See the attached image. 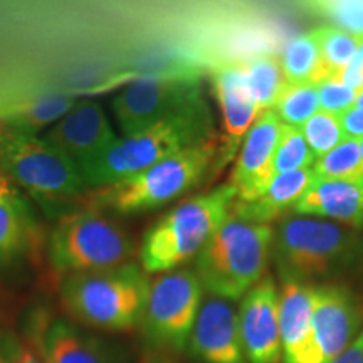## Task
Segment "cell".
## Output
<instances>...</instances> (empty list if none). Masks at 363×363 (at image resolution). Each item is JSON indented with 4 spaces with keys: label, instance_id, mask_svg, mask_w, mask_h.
I'll return each mask as SVG.
<instances>
[{
    "label": "cell",
    "instance_id": "ac0fdd59",
    "mask_svg": "<svg viewBox=\"0 0 363 363\" xmlns=\"http://www.w3.org/2000/svg\"><path fill=\"white\" fill-rule=\"evenodd\" d=\"M293 214L320 217L347 227H363V179L311 182Z\"/></svg>",
    "mask_w": 363,
    "mask_h": 363
},
{
    "label": "cell",
    "instance_id": "9c48e42d",
    "mask_svg": "<svg viewBox=\"0 0 363 363\" xmlns=\"http://www.w3.org/2000/svg\"><path fill=\"white\" fill-rule=\"evenodd\" d=\"M203 286L192 269H172L150 283L143 325L150 338L182 350L202 305Z\"/></svg>",
    "mask_w": 363,
    "mask_h": 363
},
{
    "label": "cell",
    "instance_id": "484cf974",
    "mask_svg": "<svg viewBox=\"0 0 363 363\" xmlns=\"http://www.w3.org/2000/svg\"><path fill=\"white\" fill-rule=\"evenodd\" d=\"M316 179L325 180H357L363 179V157L360 142L345 138L337 148L316 158L313 165Z\"/></svg>",
    "mask_w": 363,
    "mask_h": 363
},
{
    "label": "cell",
    "instance_id": "7402d4cb",
    "mask_svg": "<svg viewBox=\"0 0 363 363\" xmlns=\"http://www.w3.org/2000/svg\"><path fill=\"white\" fill-rule=\"evenodd\" d=\"M29 224V212L19 189L0 170V261L24 247Z\"/></svg>",
    "mask_w": 363,
    "mask_h": 363
},
{
    "label": "cell",
    "instance_id": "7c38bea8",
    "mask_svg": "<svg viewBox=\"0 0 363 363\" xmlns=\"http://www.w3.org/2000/svg\"><path fill=\"white\" fill-rule=\"evenodd\" d=\"M212 84L222 118V136L214 170L219 172L238 157L240 145L261 115L239 62H222L212 71Z\"/></svg>",
    "mask_w": 363,
    "mask_h": 363
},
{
    "label": "cell",
    "instance_id": "3957f363",
    "mask_svg": "<svg viewBox=\"0 0 363 363\" xmlns=\"http://www.w3.org/2000/svg\"><path fill=\"white\" fill-rule=\"evenodd\" d=\"M238 190L230 184L179 203L145 234L140 262L147 274L167 272L197 256L230 214Z\"/></svg>",
    "mask_w": 363,
    "mask_h": 363
},
{
    "label": "cell",
    "instance_id": "9a60e30c",
    "mask_svg": "<svg viewBox=\"0 0 363 363\" xmlns=\"http://www.w3.org/2000/svg\"><path fill=\"white\" fill-rule=\"evenodd\" d=\"M189 345L203 363H247L240 338L239 313L229 299L212 296L203 301Z\"/></svg>",
    "mask_w": 363,
    "mask_h": 363
},
{
    "label": "cell",
    "instance_id": "4dcf8cb0",
    "mask_svg": "<svg viewBox=\"0 0 363 363\" xmlns=\"http://www.w3.org/2000/svg\"><path fill=\"white\" fill-rule=\"evenodd\" d=\"M316 88L320 110L331 113L335 116H342L345 111L355 106L357 91L345 86L337 76L321 81V83L316 84Z\"/></svg>",
    "mask_w": 363,
    "mask_h": 363
},
{
    "label": "cell",
    "instance_id": "ffe728a7",
    "mask_svg": "<svg viewBox=\"0 0 363 363\" xmlns=\"http://www.w3.org/2000/svg\"><path fill=\"white\" fill-rule=\"evenodd\" d=\"M39 353L45 363H111L99 340L79 331L65 320H54L43 331Z\"/></svg>",
    "mask_w": 363,
    "mask_h": 363
},
{
    "label": "cell",
    "instance_id": "d6a6232c",
    "mask_svg": "<svg viewBox=\"0 0 363 363\" xmlns=\"http://www.w3.org/2000/svg\"><path fill=\"white\" fill-rule=\"evenodd\" d=\"M338 120L345 138H353L360 142L363 138V106H352L342 116H338Z\"/></svg>",
    "mask_w": 363,
    "mask_h": 363
},
{
    "label": "cell",
    "instance_id": "1f68e13d",
    "mask_svg": "<svg viewBox=\"0 0 363 363\" xmlns=\"http://www.w3.org/2000/svg\"><path fill=\"white\" fill-rule=\"evenodd\" d=\"M337 78L357 93L363 89V39H358L355 57L340 74H337Z\"/></svg>",
    "mask_w": 363,
    "mask_h": 363
},
{
    "label": "cell",
    "instance_id": "e0dca14e",
    "mask_svg": "<svg viewBox=\"0 0 363 363\" xmlns=\"http://www.w3.org/2000/svg\"><path fill=\"white\" fill-rule=\"evenodd\" d=\"M315 286L283 281L279 294V330L284 363H321L313 337Z\"/></svg>",
    "mask_w": 363,
    "mask_h": 363
},
{
    "label": "cell",
    "instance_id": "603a6c76",
    "mask_svg": "<svg viewBox=\"0 0 363 363\" xmlns=\"http://www.w3.org/2000/svg\"><path fill=\"white\" fill-rule=\"evenodd\" d=\"M279 62L288 84L321 83L325 79V72L315 29L289 39L284 45Z\"/></svg>",
    "mask_w": 363,
    "mask_h": 363
},
{
    "label": "cell",
    "instance_id": "277c9868",
    "mask_svg": "<svg viewBox=\"0 0 363 363\" xmlns=\"http://www.w3.org/2000/svg\"><path fill=\"white\" fill-rule=\"evenodd\" d=\"M360 238L350 227L311 216H286L274 229L271 251L283 281L310 284L350 264Z\"/></svg>",
    "mask_w": 363,
    "mask_h": 363
},
{
    "label": "cell",
    "instance_id": "f1b7e54d",
    "mask_svg": "<svg viewBox=\"0 0 363 363\" xmlns=\"http://www.w3.org/2000/svg\"><path fill=\"white\" fill-rule=\"evenodd\" d=\"M335 27L363 39V0H301Z\"/></svg>",
    "mask_w": 363,
    "mask_h": 363
},
{
    "label": "cell",
    "instance_id": "d6986e66",
    "mask_svg": "<svg viewBox=\"0 0 363 363\" xmlns=\"http://www.w3.org/2000/svg\"><path fill=\"white\" fill-rule=\"evenodd\" d=\"M313 180H315L313 169L274 175L256 199L247 202L234 201L230 212L246 220L271 224V220L283 216L284 211L294 207Z\"/></svg>",
    "mask_w": 363,
    "mask_h": 363
},
{
    "label": "cell",
    "instance_id": "ba28073f",
    "mask_svg": "<svg viewBox=\"0 0 363 363\" xmlns=\"http://www.w3.org/2000/svg\"><path fill=\"white\" fill-rule=\"evenodd\" d=\"M0 170L43 203L65 202L86 189L79 167L40 135L6 128L0 145Z\"/></svg>",
    "mask_w": 363,
    "mask_h": 363
},
{
    "label": "cell",
    "instance_id": "6da1fadb",
    "mask_svg": "<svg viewBox=\"0 0 363 363\" xmlns=\"http://www.w3.org/2000/svg\"><path fill=\"white\" fill-rule=\"evenodd\" d=\"M216 136L211 108L202 94H199L145 130L118 136L106 152L81 170L86 189L106 187Z\"/></svg>",
    "mask_w": 363,
    "mask_h": 363
},
{
    "label": "cell",
    "instance_id": "f546056e",
    "mask_svg": "<svg viewBox=\"0 0 363 363\" xmlns=\"http://www.w3.org/2000/svg\"><path fill=\"white\" fill-rule=\"evenodd\" d=\"M306 143L310 145L313 155L323 157L326 153L337 148L345 140V133L340 125L338 116L318 110L305 125L301 126Z\"/></svg>",
    "mask_w": 363,
    "mask_h": 363
},
{
    "label": "cell",
    "instance_id": "8992f818",
    "mask_svg": "<svg viewBox=\"0 0 363 363\" xmlns=\"http://www.w3.org/2000/svg\"><path fill=\"white\" fill-rule=\"evenodd\" d=\"M217 152V136L182 150L138 174L98 189L94 203L118 214H136L165 206L194 189L207 172L214 170Z\"/></svg>",
    "mask_w": 363,
    "mask_h": 363
},
{
    "label": "cell",
    "instance_id": "8d00e7d4",
    "mask_svg": "<svg viewBox=\"0 0 363 363\" xmlns=\"http://www.w3.org/2000/svg\"><path fill=\"white\" fill-rule=\"evenodd\" d=\"M4 131H6V126H4L2 121H0V145H2V136H4Z\"/></svg>",
    "mask_w": 363,
    "mask_h": 363
},
{
    "label": "cell",
    "instance_id": "7a4b0ae2",
    "mask_svg": "<svg viewBox=\"0 0 363 363\" xmlns=\"http://www.w3.org/2000/svg\"><path fill=\"white\" fill-rule=\"evenodd\" d=\"M274 227L246 220L230 212L195 261L203 288L224 299L244 298L264 278Z\"/></svg>",
    "mask_w": 363,
    "mask_h": 363
},
{
    "label": "cell",
    "instance_id": "5bb4252c",
    "mask_svg": "<svg viewBox=\"0 0 363 363\" xmlns=\"http://www.w3.org/2000/svg\"><path fill=\"white\" fill-rule=\"evenodd\" d=\"M283 128L284 123L274 110L262 111L249 128L235 157L229 180V184L238 190L235 201H252L272 180V158Z\"/></svg>",
    "mask_w": 363,
    "mask_h": 363
},
{
    "label": "cell",
    "instance_id": "cb8c5ba5",
    "mask_svg": "<svg viewBox=\"0 0 363 363\" xmlns=\"http://www.w3.org/2000/svg\"><path fill=\"white\" fill-rule=\"evenodd\" d=\"M239 65L242 67L259 111L272 110L288 84L279 59L272 54H261L247 61H240Z\"/></svg>",
    "mask_w": 363,
    "mask_h": 363
},
{
    "label": "cell",
    "instance_id": "52a82bcc",
    "mask_svg": "<svg viewBox=\"0 0 363 363\" xmlns=\"http://www.w3.org/2000/svg\"><path fill=\"white\" fill-rule=\"evenodd\" d=\"M133 252L126 230L98 207L65 216L49 238V259L65 274L123 266Z\"/></svg>",
    "mask_w": 363,
    "mask_h": 363
},
{
    "label": "cell",
    "instance_id": "5b68a950",
    "mask_svg": "<svg viewBox=\"0 0 363 363\" xmlns=\"http://www.w3.org/2000/svg\"><path fill=\"white\" fill-rule=\"evenodd\" d=\"M150 281L143 267L123 266L67 274L62 303L76 320L99 330H131L142 321Z\"/></svg>",
    "mask_w": 363,
    "mask_h": 363
},
{
    "label": "cell",
    "instance_id": "e575fe53",
    "mask_svg": "<svg viewBox=\"0 0 363 363\" xmlns=\"http://www.w3.org/2000/svg\"><path fill=\"white\" fill-rule=\"evenodd\" d=\"M330 363H363V326L353 342Z\"/></svg>",
    "mask_w": 363,
    "mask_h": 363
},
{
    "label": "cell",
    "instance_id": "44dd1931",
    "mask_svg": "<svg viewBox=\"0 0 363 363\" xmlns=\"http://www.w3.org/2000/svg\"><path fill=\"white\" fill-rule=\"evenodd\" d=\"M74 104V98L62 93L17 99L0 108V121L11 131L39 135L61 120Z\"/></svg>",
    "mask_w": 363,
    "mask_h": 363
},
{
    "label": "cell",
    "instance_id": "4fadbf2b",
    "mask_svg": "<svg viewBox=\"0 0 363 363\" xmlns=\"http://www.w3.org/2000/svg\"><path fill=\"white\" fill-rule=\"evenodd\" d=\"M239 330L249 363H278L283 357L279 330V293L274 281L262 278L244 294Z\"/></svg>",
    "mask_w": 363,
    "mask_h": 363
},
{
    "label": "cell",
    "instance_id": "d4e9b609",
    "mask_svg": "<svg viewBox=\"0 0 363 363\" xmlns=\"http://www.w3.org/2000/svg\"><path fill=\"white\" fill-rule=\"evenodd\" d=\"M315 34L318 48H320L325 79L333 78L353 61L358 48V38L335 26L316 27Z\"/></svg>",
    "mask_w": 363,
    "mask_h": 363
},
{
    "label": "cell",
    "instance_id": "2e32d148",
    "mask_svg": "<svg viewBox=\"0 0 363 363\" xmlns=\"http://www.w3.org/2000/svg\"><path fill=\"white\" fill-rule=\"evenodd\" d=\"M360 308L340 286H315L313 337L321 363L335 360L362 328Z\"/></svg>",
    "mask_w": 363,
    "mask_h": 363
},
{
    "label": "cell",
    "instance_id": "d590c367",
    "mask_svg": "<svg viewBox=\"0 0 363 363\" xmlns=\"http://www.w3.org/2000/svg\"><path fill=\"white\" fill-rule=\"evenodd\" d=\"M355 106H363V89L358 91L357 93V101H355Z\"/></svg>",
    "mask_w": 363,
    "mask_h": 363
},
{
    "label": "cell",
    "instance_id": "8fae6325",
    "mask_svg": "<svg viewBox=\"0 0 363 363\" xmlns=\"http://www.w3.org/2000/svg\"><path fill=\"white\" fill-rule=\"evenodd\" d=\"M43 138L83 170L118 140L110 116L101 103H76L61 120L44 131Z\"/></svg>",
    "mask_w": 363,
    "mask_h": 363
},
{
    "label": "cell",
    "instance_id": "4316f807",
    "mask_svg": "<svg viewBox=\"0 0 363 363\" xmlns=\"http://www.w3.org/2000/svg\"><path fill=\"white\" fill-rule=\"evenodd\" d=\"M272 110L284 125L301 128L320 110L316 84H286Z\"/></svg>",
    "mask_w": 363,
    "mask_h": 363
},
{
    "label": "cell",
    "instance_id": "30bf717a",
    "mask_svg": "<svg viewBox=\"0 0 363 363\" xmlns=\"http://www.w3.org/2000/svg\"><path fill=\"white\" fill-rule=\"evenodd\" d=\"M199 94H202L201 81L189 72L138 78L111 101L113 118L121 136H128L157 123Z\"/></svg>",
    "mask_w": 363,
    "mask_h": 363
},
{
    "label": "cell",
    "instance_id": "83f0119b",
    "mask_svg": "<svg viewBox=\"0 0 363 363\" xmlns=\"http://www.w3.org/2000/svg\"><path fill=\"white\" fill-rule=\"evenodd\" d=\"M316 157L306 143L301 128L284 125L278 148L272 158V175L289 174L305 169H313Z\"/></svg>",
    "mask_w": 363,
    "mask_h": 363
},
{
    "label": "cell",
    "instance_id": "836d02e7",
    "mask_svg": "<svg viewBox=\"0 0 363 363\" xmlns=\"http://www.w3.org/2000/svg\"><path fill=\"white\" fill-rule=\"evenodd\" d=\"M0 363H45L44 358L35 355L29 348L17 343L0 345Z\"/></svg>",
    "mask_w": 363,
    "mask_h": 363
}]
</instances>
